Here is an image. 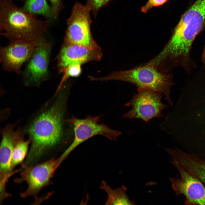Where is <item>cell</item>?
<instances>
[{
  "label": "cell",
  "instance_id": "20",
  "mask_svg": "<svg viewBox=\"0 0 205 205\" xmlns=\"http://www.w3.org/2000/svg\"><path fill=\"white\" fill-rule=\"evenodd\" d=\"M167 2V0H148L145 4L141 7V12L147 13L153 7L162 5Z\"/></svg>",
  "mask_w": 205,
  "mask_h": 205
},
{
  "label": "cell",
  "instance_id": "2",
  "mask_svg": "<svg viewBox=\"0 0 205 205\" xmlns=\"http://www.w3.org/2000/svg\"><path fill=\"white\" fill-rule=\"evenodd\" d=\"M50 21L38 19L14 4L12 0H0L1 35L9 42L38 43L44 38Z\"/></svg>",
  "mask_w": 205,
  "mask_h": 205
},
{
  "label": "cell",
  "instance_id": "15",
  "mask_svg": "<svg viewBox=\"0 0 205 205\" xmlns=\"http://www.w3.org/2000/svg\"><path fill=\"white\" fill-rule=\"evenodd\" d=\"M100 188L104 191L107 196L105 205H134L135 202L129 199L126 194L127 188L124 185L115 189L112 188L104 181L100 184Z\"/></svg>",
  "mask_w": 205,
  "mask_h": 205
},
{
  "label": "cell",
  "instance_id": "10",
  "mask_svg": "<svg viewBox=\"0 0 205 205\" xmlns=\"http://www.w3.org/2000/svg\"><path fill=\"white\" fill-rule=\"evenodd\" d=\"M171 162L179 175L177 177L169 178L176 196H184L187 204L205 205V187L203 183L177 162Z\"/></svg>",
  "mask_w": 205,
  "mask_h": 205
},
{
  "label": "cell",
  "instance_id": "4",
  "mask_svg": "<svg viewBox=\"0 0 205 205\" xmlns=\"http://www.w3.org/2000/svg\"><path fill=\"white\" fill-rule=\"evenodd\" d=\"M205 21V0H197L183 15L174 29L167 43L170 49L179 56L189 54Z\"/></svg>",
  "mask_w": 205,
  "mask_h": 205
},
{
  "label": "cell",
  "instance_id": "9",
  "mask_svg": "<svg viewBox=\"0 0 205 205\" xmlns=\"http://www.w3.org/2000/svg\"><path fill=\"white\" fill-rule=\"evenodd\" d=\"M52 48L51 44L44 38L38 44L22 73V80L25 86L39 87L48 79Z\"/></svg>",
  "mask_w": 205,
  "mask_h": 205
},
{
  "label": "cell",
  "instance_id": "11",
  "mask_svg": "<svg viewBox=\"0 0 205 205\" xmlns=\"http://www.w3.org/2000/svg\"><path fill=\"white\" fill-rule=\"evenodd\" d=\"M38 43L11 42L7 45L1 47L0 61L4 70L21 74L22 66L31 58Z\"/></svg>",
  "mask_w": 205,
  "mask_h": 205
},
{
  "label": "cell",
  "instance_id": "13",
  "mask_svg": "<svg viewBox=\"0 0 205 205\" xmlns=\"http://www.w3.org/2000/svg\"><path fill=\"white\" fill-rule=\"evenodd\" d=\"M14 125H7L3 130L0 147V182L5 183L19 169L13 171L11 161L12 154L17 144L23 139L19 130H15Z\"/></svg>",
  "mask_w": 205,
  "mask_h": 205
},
{
  "label": "cell",
  "instance_id": "17",
  "mask_svg": "<svg viewBox=\"0 0 205 205\" xmlns=\"http://www.w3.org/2000/svg\"><path fill=\"white\" fill-rule=\"evenodd\" d=\"M30 143V139L26 141L23 139L15 146L13 152L11 161V167L13 170L23 161L28 153V145Z\"/></svg>",
  "mask_w": 205,
  "mask_h": 205
},
{
  "label": "cell",
  "instance_id": "12",
  "mask_svg": "<svg viewBox=\"0 0 205 205\" xmlns=\"http://www.w3.org/2000/svg\"><path fill=\"white\" fill-rule=\"evenodd\" d=\"M102 56L101 48L93 49L63 42L57 57L58 71L60 73L63 74L71 66L99 61Z\"/></svg>",
  "mask_w": 205,
  "mask_h": 205
},
{
  "label": "cell",
  "instance_id": "18",
  "mask_svg": "<svg viewBox=\"0 0 205 205\" xmlns=\"http://www.w3.org/2000/svg\"><path fill=\"white\" fill-rule=\"evenodd\" d=\"M112 0H87L86 6L92 12L96 18L98 13L102 8L106 7Z\"/></svg>",
  "mask_w": 205,
  "mask_h": 205
},
{
  "label": "cell",
  "instance_id": "21",
  "mask_svg": "<svg viewBox=\"0 0 205 205\" xmlns=\"http://www.w3.org/2000/svg\"><path fill=\"white\" fill-rule=\"evenodd\" d=\"M49 0L51 3L53 17L54 19H57L64 7L62 0Z\"/></svg>",
  "mask_w": 205,
  "mask_h": 205
},
{
  "label": "cell",
  "instance_id": "22",
  "mask_svg": "<svg viewBox=\"0 0 205 205\" xmlns=\"http://www.w3.org/2000/svg\"><path fill=\"white\" fill-rule=\"evenodd\" d=\"M201 61L202 63V67H205V44L202 55Z\"/></svg>",
  "mask_w": 205,
  "mask_h": 205
},
{
  "label": "cell",
  "instance_id": "8",
  "mask_svg": "<svg viewBox=\"0 0 205 205\" xmlns=\"http://www.w3.org/2000/svg\"><path fill=\"white\" fill-rule=\"evenodd\" d=\"M61 163L58 157H54L23 169L20 177L14 180L16 183L25 182L28 184L26 190L20 194V197L25 198L33 196L37 198L41 190L52 183L51 180Z\"/></svg>",
  "mask_w": 205,
  "mask_h": 205
},
{
  "label": "cell",
  "instance_id": "1",
  "mask_svg": "<svg viewBox=\"0 0 205 205\" xmlns=\"http://www.w3.org/2000/svg\"><path fill=\"white\" fill-rule=\"evenodd\" d=\"M66 87H60L53 102L33 120L27 130L31 146L23 164L34 165L46 153L60 144L63 136L62 120L67 98Z\"/></svg>",
  "mask_w": 205,
  "mask_h": 205
},
{
  "label": "cell",
  "instance_id": "14",
  "mask_svg": "<svg viewBox=\"0 0 205 205\" xmlns=\"http://www.w3.org/2000/svg\"><path fill=\"white\" fill-rule=\"evenodd\" d=\"M167 152L177 162L205 185V160L178 148H168Z\"/></svg>",
  "mask_w": 205,
  "mask_h": 205
},
{
  "label": "cell",
  "instance_id": "19",
  "mask_svg": "<svg viewBox=\"0 0 205 205\" xmlns=\"http://www.w3.org/2000/svg\"><path fill=\"white\" fill-rule=\"evenodd\" d=\"M81 66L79 65H75L68 67L63 73V81L69 77H76L79 76L81 72Z\"/></svg>",
  "mask_w": 205,
  "mask_h": 205
},
{
  "label": "cell",
  "instance_id": "6",
  "mask_svg": "<svg viewBox=\"0 0 205 205\" xmlns=\"http://www.w3.org/2000/svg\"><path fill=\"white\" fill-rule=\"evenodd\" d=\"M163 95L147 87L138 89V92L125 105L132 109L122 117L129 119H141L149 122L153 118L162 117V111L169 106L161 102Z\"/></svg>",
  "mask_w": 205,
  "mask_h": 205
},
{
  "label": "cell",
  "instance_id": "7",
  "mask_svg": "<svg viewBox=\"0 0 205 205\" xmlns=\"http://www.w3.org/2000/svg\"><path fill=\"white\" fill-rule=\"evenodd\" d=\"M101 116H87L84 119H79L74 116L66 120L73 126L74 140L60 157L63 161L69 154L81 144L90 138L101 135L111 140H116L121 132L111 129L103 123L98 122Z\"/></svg>",
  "mask_w": 205,
  "mask_h": 205
},
{
  "label": "cell",
  "instance_id": "5",
  "mask_svg": "<svg viewBox=\"0 0 205 205\" xmlns=\"http://www.w3.org/2000/svg\"><path fill=\"white\" fill-rule=\"evenodd\" d=\"M91 11L86 5L78 2L75 3L71 15L67 20V27L63 42L93 49L101 48L91 34Z\"/></svg>",
  "mask_w": 205,
  "mask_h": 205
},
{
  "label": "cell",
  "instance_id": "23",
  "mask_svg": "<svg viewBox=\"0 0 205 205\" xmlns=\"http://www.w3.org/2000/svg\"><path fill=\"white\" fill-rule=\"evenodd\" d=\"M204 26H205V22H204Z\"/></svg>",
  "mask_w": 205,
  "mask_h": 205
},
{
  "label": "cell",
  "instance_id": "16",
  "mask_svg": "<svg viewBox=\"0 0 205 205\" xmlns=\"http://www.w3.org/2000/svg\"><path fill=\"white\" fill-rule=\"evenodd\" d=\"M23 10L34 15H40L50 21L54 19L51 7L46 0H22Z\"/></svg>",
  "mask_w": 205,
  "mask_h": 205
},
{
  "label": "cell",
  "instance_id": "3",
  "mask_svg": "<svg viewBox=\"0 0 205 205\" xmlns=\"http://www.w3.org/2000/svg\"><path fill=\"white\" fill-rule=\"evenodd\" d=\"M93 81H120L132 83L138 89L149 88L164 95L169 105H173L170 94L171 87L175 83L171 72L167 73L161 72L147 62L130 69L113 72L102 77H93Z\"/></svg>",
  "mask_w": 205,
  "mask_h": 205
}]
</instances>
